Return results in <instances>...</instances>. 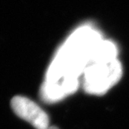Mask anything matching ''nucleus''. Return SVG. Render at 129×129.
<instances>
[{
    "mask_svg": "<svg viewBox=\"0 0 129 129\" xmlns=\"http://www.w3.org/2000/svg\"><path fill=\"white\" fill-rule=\"evenodd\" d=\"M84 73L85 90L90 94L101 95L120 80L122 68L119 61L115 59L88 64Z\"/></svg>",
    "mask_w": 129,
    "mask_h": 129,
    "instance_id": "nucleus-1",
    "label": "nucleus"
},
{
    "mask_svg": "<svg viewBox=\"0 0 129 129\" xmlns=\"http://www.w3.org/2000/svg\"><path fill=\"white\" fill-rule=\"evenodd\" d=\"M11 107L14 113L29 123L36 129H48L49 117L35 102L21 95L14 96L11 101Z\"/></svg>",
    "mask_w": 129,
    "mask_h": 129,
    "instance_id": "nucleus-2",
    "label": "nucleus"
},
{
    "mask_svg": "<svg viewBox=\"0 0 129 129\" xmlns=\"http://www.w3.org/2000/svg\"><path fill=\"white\" fill-rule=\"evenodd\" d=\"M48 129H59L57 127H56V126H50Z\"/></svg>",
    "mask_w": 129,
    "mask_h": 129,
    "instance_id": "nucleus-3",
    "label": "nucleus"
}]
</instances>
